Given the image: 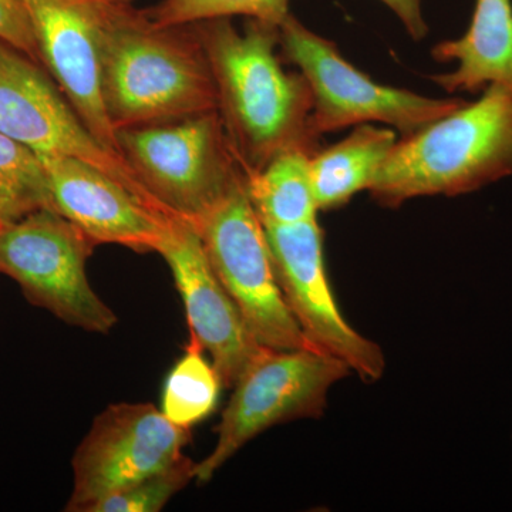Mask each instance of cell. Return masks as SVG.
<instances>
[{
    "mask_svg": "<svg viewBox=\"0 0 512 512\" xmlns=\"http://www.w3.org/2000/svg\"><path fill=\"white\" fill-rule=\"evenodd\" d=\"M191 26L210 64L218 113L245 171L261 170L286 148H322V138L311 130V89L301 73L285 70L278 26L248 19L238 30L228 18Z\"/></svg>",
    "mask_w": 512,
    "mask_h": 512,
    "instance_id": "obj_1",
    "label": "cell"
},
{
    "mask_svg": "<svg viewBox=\"0 0 512 512\" xmlns=\"http://www.w3.org/2000/svg\"><path fill=\"white\" fill-rule=\"evenodd\" d=\"M101 92L116 131L218 110L217 89L197 33L158 26L128 3L103 0Z\"/></svg>",
    "mask_w": 512,
    "mask_h": 512,
    "instance_id": "obj_2",
    "label": "cell"
},
{
    "mask_svg": "<svg viewBox=\"0 0 512 512\" xmlns=\"http://www.w3.org/2000/svg\"><path fill=\"white\" fill-rule=\"evenodd\" d=\"M512 175V90L491 84L412 136L399 137L369 187L387 208L468 194Z\"/></svg>",
    "mask_w": 512,
    "mask_h": 512,
    "instance_id": "obj_3",
    "label": "cell"
},
{
    "mask_svg": "<svg viewBox=\"0 0 512 512\" xmlns=\"http://www.w3.org/2000/svg\"><path fill=\"white\" fill-rule=\"evenodd\" d=\"M120 151L174 218L197 224L245 178L218 110L123 128Z\"/></svg>",
    "mask_w": 512,
    "mask_h": 512,
    "instance_id": "obj_4",
    "label": "cell"
},
{
    "mask_svg": "<svg viewBox=\"0 0 512 512\" xmlns=\"http://www.w3.org/2000/svg\"><path fill=\"white\" fill-rule=\"evenodd\" d=\"M279 49L308 82L311 130L319 138L375 123L393 128L399 137L412 136L466 103L461 97L433 99L375 82L340 55L335 43L292 15L279 26Z\"/></svg>",
    "mask_w": 512,
    "mask_h": 512,
    "instance_id": "obj_5",
    "label": "cell"
},
{
    "mask_svg": "<svg viewBox=\"0 0 512 512\" xmlns=\"http://www.w3.org/2000/svg\"><path fill=\"white\" fill-rule=\"evenodd\" d=\"M338 357L316 349H266L234 386L222 412L217 443L195 467V481L210 483L245 444L286 421L320 417L329 390L349 375Z\"/></svg>",
    "mask_w": 512,
    "mask_h": 512,
    "instance_id": "obj_6",
    "label": "cell"
},
{
    "mask_svg": "<svg viewBox=\"0 0 512 512\" xmlns=\"http://www.w3.org/2000/svg\"><path fill=\"white\" fill-rule=\"evenodd\" d=\"M94 247L59 212L36 211L0 229V274L12 278L30 303L67 325L107 335L117 316L87 278Z\"/></svg>",
    "mask_w": 512,
    "mask_h": 512,
    "instance_id": "obj_7",
    "label": "cell"
},
{
    "mask_svg": "<svg viewBox=\"0 0 512 512\" xmlns=\"http://www.w3.org/2000/svg\"><path fill=\"white\" fill-rule=\"evenodd\" d=\"M194 227L254 338L266 349H316L286 305L245 178Z\"/></svg>",
    "mask_w": 512,
    "mask_h": 512,
    "instance_id": "obj_8",
    "label": "cell"
},
{
    "mask_svg": "<svg viewBox=\"0 0 512 512\" xmlns=\"http://www.w3.org/2000/svg\"><path fill=\"white\" fill-rule=\"evenodd\" d=\"M0 134L37 154L76 158L110 175L151 210L173 218L130 163L86 127L45 67L0 40Z\"/></svg>",
    "mask_w": 512,
    "mask_h": 512,
    "instance_id": "obj_9",
    "label": "cell"
},
{
    "mask_svg": "<svg viewBox=\"0 0 512 512\" xmlns=\"http://www.w3.org/2000/svg\"><path fill=\"white\" fill-rule=\"evenodd\" d=\"M190 440L191 430L175 426L154 404H110L74 453L66 511L87 512L101 498L170 466Z\"/></svg>",
    "mask_w": 512,
    "mask_h": 512,
    "instance_id": "obj_10",
    "label": "cell"
},
{
    "mask_svg": "<svg viewBox=\"0 0 512 512\" xmlns=\"http://www.w3.org/2000/svg\"><path fill=\"white\" fill-rule=\"evenodd\" d=\"M264 228L286 305L313 348L338 357L366 382L379 380L386 357L340 312L326 275L318 220Z\"/></svg>",
    "mask_w": 512,
    "mask_h": 512,
    "instance_id": "obj_11",
    "label": "cell"
},
{
    "mask_svg": "<svg viewBox=\"0 0 512 512\" xmlns=\"http://www.w3.org/2000/svg\"><path fill=\"white\" fill-rule=\"evenodd\" d=\"M157 254L173 274L190 336L210 356L224 386L234 387L266 348L215 274L197 228L185 220L171 221Z\"/></svg>",
    "mask_w": 512,
    "mask_h": 512,
    "instance_id": "obj_12",
    "label": "cell"
},
{
    "mask_svg": "<svg viewBox=\"0 0 512 512\" xmlns=\"http://www.w3.org/2000/svg\"><path fill=\"white\" fill-rule=\"evenodd\" d=\"M22 2L32 22L42 66L97 140L121 154L101 92L103 0Z\"/></svg>",
    "mask_w": 512,
    "mask_h": 512,
    "instance_id": "obj_13",
    "label": "cell"
},
{
    "mask_svg": "<svg viewBox=\"0 0 512 512\" xmlns=\"http://www.w3.org/2000/svg\"><path fill=\"white\" fill-rule=\"evenodd\" d=\"M52 191L53 210L94 244L158 252L173 220L151 210L113 177L76 158L39 154Z\"/></svg>",
    "mask_w": 512,
    "mask_h": 512,
    "instance_id": "obj_14",
    "label": "cell"
},
{
    "mask_svg": "<svg viewBox=\"0 0 512 512\" xmlns=\"http://www.w3.org/2000/svg\"><path fill=\"white\" fill-rule=\"evenodd\" d=\"M431 56L439 63H457L454 72L431 77L447 93H481L491 84L512 90L511 0H476L467 32L440 42Z\"/></svg>",
    "mask_w": 512,
    "mask_h": 512,
    "instance_id": "obj_15",
    "label": "cell"
},
{
    "mask_svg": "<svg viewBox=\"0 0 512 512\" xmlns=\"http://www.w3.org/2000/svg\"><path fill=\"white\" fill-rule=\"evenodd\" d=\"M397 140L393 128L360 124L339 143L315 151L311 178L319 212L338 210L369 190Z\"/></svg>",
    "mask_w": 512,
    "mask_h": 512,
    "instance_id": "obj_16",
    "label": "cell"
},
{
    "mask_svg": "<svg viewBox=\"0 0 512 512\" xmlns=\"http://www.w3.org/2000/svg\"><path fill=\"white\" fill-rule=\"evenodd\" d=\"M308 147L286 148L261 170L245 171L252 207L264 227H286L318 220Z\"/></svg>",
    "mask_w": 512,
    "mask_h": 512,
    "instance_id": "obj_17",
    "label": "cell"
},
{
    "mask_svg": "<svg viewBox=\"0 0 512 512\" xmlns=\"http://www.w3.org/2000/svg\"><path fill=\"white\" fill-rule=\"evenodd\" d=\"M220 373L205 355L200 342L190 336L183 356L165 377L160 410L175 426L191 430L217 409L221 389Z\"/></svg>",
    "mask_w": 512,
    "mask_h": 512,
    "instance_id": "obj_18",
    "label": "cell"
},
{
    "mask_svg": "<svg viewBox=\"0 0 512 512\" xmlns=\"http://www.w3.org/2000/svg\"><path fill=\"white\" fill-rule=\"evenodd\" d=\"M40 210H53L42 158L32 148L0 134V229Z\"/></svg>",
    "mask_w": 512,
    "mask_h": 512,
    "instance_id": "obj_19",
    "label": "cell"
},
{
    "mask_svg": "<svg viewBox=\"0 0 512 512\" xmlns=\"http://www.w3.org/2000/svg\"><path fill=\"white\" fill-rule=\"evenodd\" d=\"M144 12L158 26H188L245 16L279 28L291 15L289 0H163Z\"/></svg>",
    "mask_w": 512,
    "mask_h": 512,
    "instance_id": "obj_20",
    "label": "cell"
},
{
    "mask_svg": "<svg viewBox=\"0 0 512 512\" xmlns=\"http://www.w3.org/2000/svg\"><path fill=\"white\" fill-rule=\"evenodd\" d=\"M195 467L197 461L184 454L163 470L101 498L87 512L161 511L174 495L195 480Z\"/></svg>",
    "mask_w": 512,
    "mask_h": 512,
    "instance_id": "obj_21",
    "label": "cell"
},
{
    "mask_svg": "<svg viewBox=\"0 0 512 512\" xmlns=\"http://www.w3.org/2000/svg\"><path fill=\"white\" fill-rule=\"evenodd\" d=\"M0 40L42 66L32 22L22 0H0Z\"/></svg>",
    "mask_w": 512,
    "mask_h": 512,
    "instance_id": "obj_22",
    "label": "cell"
},
{
    "mask_svg": "<svg viewBox=\"0 0 512 512\" xmlns=\"http://www.w3.org/2000/svg\"><path fill=\"white\" fill-rule=\"evenodd\" d=\"M384 3L400 22L413 40H423L429 33L426 19L421 9V0H380Z\"/></svg>",
    "mask_w": 512,
    "mask_h": 512,
    "instance_id": "obj_23",
    "label": "cell"
},
{
    "mask_svg": "<svg viewBox=\"0 0 512 512\" xmlns=\"http://www.w3.org/2000/svg\"><path fill=\"white\" fill-rule=\"evenodd\" d=\"M106 2H111V3H128V2H130V0H106Z\"/></svg>",
    "mask_w": 512,
    "mask_h": 512,
    "instance_id": "obj_24",
    "label": "cell"
}]
</instances>
